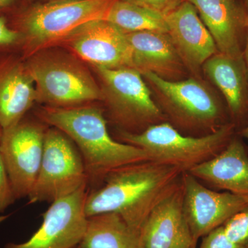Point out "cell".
<instances>
[{"label":"cell","mask_w":248,"mask_h":248,"mask_svg":"<svg viewBox=\"0 0 248 248\" xmlns=\"http://www.w3.org/2000/svg\"><path fill=\"white\" fill-rule=\"evenodd\" d=\"M236 134L232 123L201 137L184 135L168 122L155 124L140 133L120 132L122 142L146 152L150 159L188 172L216 156Z\"/></svg>","instance_id":"5b68a950"},{"label":"cell","mask_w":248,"mask_h":248,"mask_svg":"<svg viewBox=\"0 0 248 248\" xmlns=\"http://www.w3.org/2000/svg\"><path fill=\"white\" fill-rule=\"evenodd\" d=\"M16 200L7 171L0 155V213H3Z\"/></svg>","instance_id":"d4e9b609"},{"label":"cell","mask_w":248,"mask_h":248,"mask_svg":"<svg viewBox=\"0 0 248 248\" xmlns=\"http://www.w3.org/2000/svg\"><path fill=\"white\" fill-rule=\"evenodd\" d=\"M182 179L148 217L143 230L144 248L197 247L183 210Z\"/></svg>","instance_id":"9a60e30c"},{"label":"cell","mask_w":248,"mask_h":248,"mask_svg":"<svg viewBox=\"0 0 248 248\" xmlns=\"http://www.w3.org/2000/svg\"><path fill=\"white\" fill-rule=\"evenodd\" d=\"M3 130L2 128L0 127V141H1V136H2Z\"/></svg>","instance_id":"1f68e13d"},{"label":"cell","mask_w":248,"mask_h":248,"mask_svg":"<svg viewBox=\"0 0 248 248\" xmlns=\"http://www.w3.org/2000/svg\"><path fill=\"white\" fill-rule=\"evenodd\" d=\"M22 37L18 31L10 27L6 18L0 17V57L14 53L22 48Z\"/></svg>","instance_id":"603a6c76"},{"label":"cell","mask_w":248,"mask_h":248,"mask_svg":"<svg viewBox=\"0 0 248 248\" xmlns=\"http://www.w3.org/2000/svg\"><path fill=\"white\" fill-rule=\"evenodd\" d=\"M195 6L219 53L243 57L247 17L234 0H187Z\"/></svg>","instance_id":"e0dca14e"},{"label":"cell","mask_w":248,"mask_h":248,"mask_svg":"<svg viewBox=\"0 0 248 248\" xmlns=\"http://www.w3.org/2000/svg\"><path fill=\"white\" fill-rule=\"evenodd\" d=\"M204 73L221 91L236 133L248 124V77L244 58L218 53L202 66Z\"/></svg>","instance_id":"ac0fdd59"},{"label":"cell","mask_w":248,"mask_h":248,"mask_svg":"<svg viewBox=\"0 0 248 248\" xmlns=\"http://www.w3.org/2000/svg\"><path fill=\"white\" fill-rule=\"evenodd\" d=\"M40 117L76 144L84 160L89 184L99 186L114 170L151 159L143 149L114 140L104 112L97 107H49L40 111Z\"/></svg>","instance_id":"7a4b0ae2"},{"label":"cell","mask_w":248,"mask_h":248,"mask_svg":"<svg viewBox=\"0 0 248 248\" xmlns=\"http://www.w3.org/2000/svg\"><path fill=\"white\" fill-rule=\"evenodd\" d=\"M86 185L87 172L76 144L58 129L46 130L40 170L29 203H53Z\"/></svg>","instance_id":"ba28073f"},{"label":"cell","mask_w":248,"mask_h":248,"mask_svg":"<svg viewBox=\"0 0 248 248\" xmlns=\"http://www.w3.org/2000/svg\"><path fill=\"white\" fill-rule=\"evenodd\" d=\"M187 172L213 190L231 192L248 203V148L237 133L219 154Z\"/></svg>","instance_id":"5bb4252c"},{"label":"cell","mask_w":248,"mask_h":248,"mask_svg":"<svg viewBox=\"0 0 248 248\" xmlns=\"http://www.w3.org/2000/svg\"><path fill=\"white\" fill-rule=\"evenodd\" d=\"M142 76L156 93L166 121L184 135L203 136L232 123L226 104L200 80L170 81L151 72Z\"/></svg>","instance_id":"3957f363"},{"label":"cell","mask_w":248,"mask_h":248,"mask_svg":"<svg viewBox=\"0 0 248 248\" xmlns=\"http://www.w3.org/2000/svg\"><path fill=\"white\" fill-rule=\"evenodd\" d=\"M25 60L37 99L50 107H74L104 99L89 72L77 62L55 55H31Z\"/></svg>","instance_id":"52a82bcc"},{"label":"cell","mask_w":248,"mask_h":248,"mask_svg":"<svg viewBox=\"0 0 248 248\" xmlns=\"http://www.w3.org/2000/svg\"><path fill=\"white\" fill-rule=\"evenodd\" d=\"M80 248H144L143 231L130 226L116 213L88 217Z\"/></svg>","instance_id":"ffe728a7"},{"label":"cell","mask_w":248,"mask_h":248,"mask_svg":"<svg viewBox=\"0 0 248 248\" xmlns=\"http://www.w3.org/2000/svg\"><path fill=\"white\" fill-rule=\"evenodd\" d=\"M165 17L168 33L184 65L199 73L205 62L218 51L195 6L186 0Z\"/></svg>","instance_id":"4fadbf2b"},{"label":"cell","mask_w":248,"mask_h":248,"mask_svg":"<svg viewBox=\"0 0 248 248\" xmlns=\"http://www.w3.org/2000/svg\"><path fill=\"white\" fill-rule=\"evenodd\" d=\"M197 248V247H193V248Z\"/></svg>","instance_id":"d6a6232c"},{"label":"cell","mask_w":248,"mask_h":248,"mask_svg":"<svg viewBox=\"0 0 248 248\" xmlns=\"http://www.w3.org/2000/svg\"><path fill=\"white\" fill-rule=\"evenodd\" d=\"M237 134L239 135L241 138L247 139L248 140V124L244 129H242V130Z\"/></svg>","instance_id":"f1b7e54d"},{"label":"cell","mask_w":248,"mask_h":248,"mask_svg":"<svg viewBox=\"0 0 248 248\" xmlns=\"http://www.w3.org/2000/svg\"><path fill=\"white\" fill-rule=\"evenodd\" d=\"M67 38L72 50L95 67H132L126 32L108 21L89 23Z\"/></svg>","instance_id":"7c38bea8"},{"label":"cell","mask_w":248,"mask_h":248,"mask_svg":"<svg viewBox=\"0 0 248 248\" xmlns=\"http://www.w3.org/2000/svg\"><path fill=\"white\" fill-rule=\"evenodd\" d=\"M246 14V17H247L248 27V0H246V11H245Z\"/></svg>","instance_id":"f546056e"},{"label":"cell","mask_w":248,"mask_h":248,"mask_svg":"<svg viewBox=\"0 0 248 248\" xmlns=\"http://www.w3.org/2000/svg\"><path fill=\"white\" fill-rule=\"evenodd\" d=\"M17 0H0V11L9 9L14 6Z\"/></svg>","instance_id":"83f0119b"},{"label":"cell","mask_w":248,"mask_h":248,"mask_svg":"<svg viewBox=\"0 0 248 248\" xmlns=\"http://www.w3.org/2000/svg\"><path fill=\"white\" fill-rule=\"evenodd\" d=\"M118 0H55L19 15L10 27L22 37L23 58L37 48L66 40L86 24L107 20Z\"/></svg>","instance_id":"277c9868"},{"label":"cell","mask_w":248,"mask_h":248,"mask_svg":"<svg viewBox=\"0 0 248 248\" xmlns=\"http://www.w3.org/2000/svg\"><path fill=\"white\" fill-rule=\"evenodd\" d=\"M46 130L26 119L3 130L0 155L16 200L29 197L40 170Z\"/></svg>","instance_id":"9c48e42d"},{"label":"cell","mask_w":248,"mask_h":248,"mask_svg":"<svg viewBox=\"0 0 248 248\" xmlns=\"http://www.w3.org/2000/svg\"><path fill=\"white\" fill-rule=\"evenodd\" d=\"M184 171L148 159L122 166L109 173L88 193V217L116 213L130 226L143 231L153 209L182 182Z\"/></svg>","instance_id":"6da1fadb"},{"label":"cell","mask_w":248,"mask_h":248,"mask_svg":"<svg viewBox=\"0 0 248 248\" xmlns=\"http://www.w3.org/2000/svg\"><path fill=\"white\" fill-rule=\"evenodd\" d=\"M77 248H80L79 247Z\"/></svg>","instance_id":"836d02e7"},{"label":"cell","mask_w":248,"mask_h":248,"mask_svg":"<svg viewBox=\"0 0 248 248\" xmlns=\"http://www.w3.org/2000/svg\"><path fill=\"white\" fill-rule=\"evenodd\" d=\"M200 248H241L227 236L221 226L202 238Z\"/></svg>","instance_id":"cb8c5ba5"},{"label":"cell","mask_w":248,"mask_h":248,"mask_svg":"<svg viewBox=\"0 0 248 248\" xmlns=\"http://www.w3.org/2000/svg\"><path fill=\"white\" fill-rule=\"evenodd\" d=\"M125 32L161 31L168 32L164 15L129 2L118 0L112 6L107 19Z\"/></svg>","instance_id":"44dd1931"},{"label":"cell","mask_w":248,"mask_h":248,"mask_svg":"<svg viewBox=\"0 0 248 248\" xmlns=\"http://www.w3.org/2000/svg\"><path fill=\"white\" fill-rule=\"evenodd\" d=\"M232 241L241 248H248V206L232 217L223 225Z\"/></svg>","instance_id":"7402d4cb"},{"label":"cell","mask_w":248,"mask_h":248,"mask_svg":"<svg viewBox=\"0 0 248 248\" xmlns=\"http://www.w3.org/2000/svg\"><path fill=\"white\" fill-rule=\"evenodd\" d=\"M182 184L183 210L197 241L248 206L241 197L208 188L189 172L183 174Z\"/></svg>","instance_id":"8fae6325"},{"label":"cell","mask_w":248,"mask_h":248,"mask_svg":"<svg viewBox=\"0 0 248 248\" xmlns=\"http://www.w3.org/2000/svg\"><path fill=\"white\" fill-rule=\"evenodd\" d=\"M167 16L186 0H125Z\"/></svg>","instance_id":"484cf974"},{"label":"cell","mask_w":248,"mask_h":248,"mask_svg":"<svg viewBox=\"0 0 248 248\" xmlns=\"http://www.w3.org/2000/svg\"><path fill=\"white\" fill-rule=\"evenodd\" d=\"M132 53V68L151 72L174 81L182 76L184 65L170 36L161 31L126 32Z\"/></svg>","instance_id":"d6986e66"},{"label":"cell","mask_w":248,"mask_h":248,"mask_svg":"<svg viewBox=\"0 0 248 248\" xmlns=\"http://www.w3.org/2000/svg\"><path fill=\"white\" fill-rule=\"evenodd\" d=\"M96 68L104 84V99L112 120L122 128L120 131L140 133L151 125L167 122L138 70L132 67Z\"/></svg>","instance_id":"8992f818"},{"label":"cell","mask_w":248,"mask_h":248,"mask_svg":"<svg viewBox=\"0 0 248 248\" xmlns=\"http://www.w3.org/2000/svg\"><path fill=\"white\" fill-rule=\"evenodd\" d=\"M88 186L51 203L38 230L26 242L9 243L4 248H77L82 241L88 217L85 203Z\"/></svg>","instance_id":"30bf717a"},{"label":"cell","mask_w":248,"mask_h":248,"mask_svg":"<svg viewBox=\"0 0 248 248\" xmlns=\"http://www.w3.org/2000/svg\"><path fill=\"white\" fill-rule=\"evenodd\" d=\"M243 58H244L248 77V27L247 31H246V39H245L244 50H243Z\"/></svg>","instance_id":"4316f807"},{"label":"cell","mask_w":248,"mask_h":248,"mask_svg":"<svg viewBox=\"0 0 248 248\" xmlns=\"http://www.w3.org/2000/svg\"><path fill=\"white\" fill-rule=\"evenodd\" d=\"M8 217H9L8 215H6V216H0V223H1L3 221H5Z\"/></svg>","instance_id":"4dcf8cb0"},{"label":"cell","mask_w":248,"mask_h":248,"mask_svg":"<svg viewBox=\"0 0 248 248\" xmlns=\"http://www.w3.org/2000/svg\"><path fill=\"white\" fill-rule=\"evenodd\" d=\"M23 60L15 53L0 57V127L3 130L22 120L37 99L35 82Z\"/></svg>","instance_id":"2e32d148"}]
</instances>
